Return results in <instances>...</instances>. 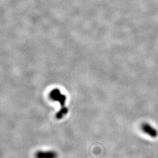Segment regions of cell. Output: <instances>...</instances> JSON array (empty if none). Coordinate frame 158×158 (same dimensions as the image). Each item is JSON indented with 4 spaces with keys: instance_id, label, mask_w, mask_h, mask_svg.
<instances>
[{
    "instance_id": "obj_1",
    "label": "cell",
    "mask_w": 158,
    "mask_h": 158,
    "mask_svg": "<svg viewBox=\"0 0 158 158\" xmlns=\"http://www.w3.org/2000/svg\"><path fill=\"white\" fill-rule=\"evenodd\" d=\"M51 98L55 101L58 102L60 106L61 109L57 114V118L61 119L66 115L68 112V108L65 107V102H66V96L62 94L59 89H54L51 93Z\"/></svg>"
},
{
    "instance_id": "obj_2",
    "label": "cell",
    "mask_w": 158,
    "mask_h": 158,
    "mask_svg": "<svg viewBox=\"0 0 158 158\" xmlns=\"http://www.w3.org/2000/svg\"><path fill=\"white\" fill-rule=\"evenodd\" d=\"M141 130L145 134L152 138H156L158 136V131L152 125L147 123H144L141 126Z\"/></svg>"
},
{
    "instance_id": "obj_3",
    "label": "cell",
    "mask_w": 158,
    "mask_h": 158,
    "mask_svg": "<svg viewBox=\"0 0 158 158\" xmlns=\"http://www.w3.org/2000/svg\"><path fill=\"white\" fill-rule=\"evenodd\" d=\"M35 158H57V153L54 151H40L35 153Z\"/></svg>"
}]
</instances>
